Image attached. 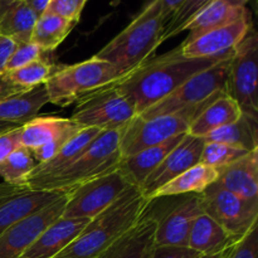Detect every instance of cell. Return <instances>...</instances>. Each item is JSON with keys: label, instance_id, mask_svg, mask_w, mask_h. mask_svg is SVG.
<instances>
[{"label": "cell", "instance_id": "obj_1", "mask_svg": "<svg viewBox=\"0 0 258 258\" xmlns=\"http://www.w3.org/2000/svg\"><path fill=\"white\" fill-rule=\"evenodd\" d=\"M233 50L218 57L188 58L180 47L149 58L138 70L116 83L117 90L133 103L138 115L158 103L197 73L231 57Z\"/></svg>", "mask_w": 258, "mask_h": 258}, {"label": "cell", "instance_id": "obj_2", "mask_svg": "<svg viewBox=\"0 0 258 258\" xmlns=\"http://www.w3.org/2000/svg\"><path fill=\"white\" fill-rule=\"evenodd\" d=\"M150 201L130 186L115 203L91 219L80 236L53 258H96L143 217Z\"/></svg>", "mask_w": 258, "mask_h": 258}, {"label": "cell", "instance_id": "obj_3", "mask_svg": "<svg viewBox=\"0 0 258 258\" xmlns=\"http://www.w3.org/2000/svg\"><path fill=\"white\" fill-rule=\"evenodd\" d=\"M165 22L158 3L153 0L95 57L112 64L126 77L145 63L163 43Z\"/></svg>", "mask_w": 258, "mask_h": 258}, {"label": "cell", "instance_id": "obj_4", "mask_svg": "<svg viewBox=\"0 0 258 258\" xmlns=\"http://www.w3.org/2000/svg\"><path fill=\"white\" fill-rule=\"evenodd\" d=\"M121 130L102 131L76 160L58 173L39 178H29L32 189L70 191L76 186L117 168L121 160Z\"/></svg>", "mask_w": 258, "mask_h": 258}, {"label": "cell", "instance_id": "obj_5", "mask_svg": "<svg viewBox=\"0 0 258 258\" xmlns=\"http://www.w3.org/2000/svg\"><path fill=\"white\" fill-rule=\"evenodd\" d=\"M123 78L125 76L118 73L112 64L92 57L76 64L59 66L44 83V87L49 103L66 107Z\"/></svg>", "mask_w": 258, "mask_h": 258}, {"label": "cell", "instance_id": "obj_6", "mask_svg": "<svg viewBox=\"0 0 258 258\" xmlns=\"http://www.w3.org/2000/svg\"><path fill=\"white\" fill-rule=\"evenodd\" d=\"M223 92H226V91H223ZM221 93L222 92H219L218 95H221ZM218 95H216L206 102L201 103V105L178 111V112L154 116V117L149 118L135 116L121 130V158L134 155L140 150L159 145V144L165 143L166 140L174 138V136L186 133L194 118Z\"/></svg>", "mask_w": 258, "mask_h": 258}, {"label": "cell", "instance_id": "obj_7", "mask_svg": "<svg viewBox=\"0 0 258 258\" xmlns=\"http://www.w3.org/2000/svg\"><path fill=\"white\" fill-rule=\"evenodd\" d=\"M258 38L254 28L233 48L228 63L226 91L242 112L258 118Z\"/></svg>", "mask_w": 258, "mask_h": 258}, {"label": "cell", "instance_id": "obj_8", "mask_svg": "<svg viewBox=\"0 0 258 258\" xmlns=\"http://www.w3.org/2000/svg\"><path fill=\"white\" fill-rule=\"evenodd\" d=\"M138 113L133 103L113 83L78 101L71 120L81 128L111 131L123 128Z\"/></svg>", "mask_w": 258, "mask_h": 258}, {"label": "cell", "instance_id": "obj_9", "mask_svg": "<svg viewBox=\"0 0 258 258\" xmlns=\"http://www.w3.org/2000/svg\"><path fill=\"white\" fill-rule=\"evenodd\" d=\"M229 58L231 57L222 59L221 62L216 63L212 67L194 75L183 85L179 86L175 91H173L170 95L138 116L149 118L154 116L178 112V111L201 105L218 95L219 92L226 91Z\"/></svg>", "mask_w": 258, "mask_h": 258}, {"label": "cell", "instance_id": "obj_10", "mask_svg": "<svg viewBox=\"0 0 258 258\" xmlns=\"http://www.w3.org/2000/svg\"><path fill=\"white\" fill-rule=\"evenodd\" d=\"M134 186L118 168L67 191L63 218L92 219Z\"/></svg>", "mask_w": 258, "mask_h": 258}, {"label": "cell", "instance_id": "obj_11", "mask_svg": "<svg viewBox=\"0 0 258 258\" xmlns=\"http://www.w3.org/2000/svg\"><path fill=\"white\" fill-rule=\"evenodd\" d=\"M203 212L239 241L257 224L258 202L241 198L216 184L201 193Z\"/></svg>", "mask_w": 258, "mask_h": 258}, {"label": "cell", "instance_id": "obj_12", "mask_svg": "<svg viewBox=\"0 0 258 258\" xmlns=\"http://www.w3.org/2000/svg\"><path fill=\"white\" fill-rule=\"evenodd\" d=\"M67 193L37 213L13 224L0 234V258H18L30 244L59 219L64 211Z\"/></svg>", "mask_w": 258, "mask_h": 258}, {"label": "cell", "instance_id": "obj_13", "mask_svg": "<svg viewBox=\"0 0 258 258\" xmlns=\"http://www.w3.org/2000/svg\"><path fill=\"white\" fill-rule=\"evenodd\" d=\"M66 191L32 189L25 185L0 184V234L13 224L37 213L63 197Z\"/></svg>", "mask_w": 258, "mask_h": 258}, {"label": "cell", "instance_id": "obj_14", "mask_svg": "<svg viewBox=\"0 0 258 258\" xmlns=\"http://www.w3.org/2000/svg\"><path fill=\"white\" fill-rule=\"evenodd\" d=\"M204 213L201 194L180 196L168 212L161 217H155V246L188 247L191 226L199 214Z\"/></svg>", "mask_w": 258, "mask_h": 258}, {"label": "cell", "instance_id": "obj_15", "mask_svg": "<svg viewBox=\"0 0 258 258\" xmlns=\"http://www.w3.org/2000/svg\"><path fill=\"white\" fill-rule=\"evenodd\" d=\"M204 140L202 138L186 134L183 140L166 155L160 165L145 179L140 186L141 193L148 201L160 186L170 181L179 174L188 170L189 168L199 164L201 154L203 150Z\"/></svg>", "mask_w": 258, "mask_h": 258}, {"label": "cell", "instance_id": "obj_16", "mask_svg": "<svg viewBox=\"0 0 258 258\" xmlns=\"http://www.w3.org/2000/svg\"><path fill=\"white\" fill-rule=\"evenodd\" d=\"M253 27L251 14L233 23L208 30L189 42H183L181 53L188 58H211L226 54L241 42Z\"/></svg>", "mask_w": 258, "mask_h": 258}, {"label": "cell", "instance_id": "obj_17", "mask_svg": "<svg viewBox=\"0 0 258 258\" xmlns=\"http://www.w3.org/2000/svg\"><path fill=\"white\" fill-rule=\"evenodd\" d=\"M155 217L146 208L133 228L96 258H150L155 246Z\"/></svg>", "mask_w": 258, "mask_h": 258}, {"label": "cell", "instance_id": "obj_18", "mask_svg": "<svg viewBox=\"0 0 258 258\" xmlns=\"http://www.w3.org/2000/svg\"><path fill=\"white\" fill-rule=\"evenodd\" d=\"M91 219L63 218L53 222L18 258H53L77 238Z\"/></svg>", "mask_w": 258, "mask_h": 258}, {"label": "cell", "instance_id": "obj_19", "mask_svg": "<svg viewBox=\"0 0 258 258\" xmlns=\"http://www.w3.org/2000/svg\"><path fill=\"white\" fill-rule=\"evenodd\" d=\"M217 170L216 185L247 201L258 202V149Z\"/></svg>", "mask_w": 258, "mask_h": 258}, {"label": "cell", "instance_id": "obj_20", "mask_svg": "<svg viewBox=\"0 0 258 258\" xmlns=\"http://www.w3.org/2000/svg\"><path fill=\"white\" fill-rule=\"evenodd\" d=\"M248 14L242 0H213L185 25L184 30H188L189 34L184 42L193 40L208 30L223 27Z\"/></svg>", "mask_w": 258, "mask_h": 258}, {"label": "cell", "instance_id": "obj_21", "mask_svg": "<svg viewBox=\"0 0 258 258\" xmlns=\"http://www.w3.org/2000/svg\"><path fill=\"white\" fill-rule=\"evenodd\" d=\"M186 133L169 139L165 143L144 149L134 155L121 158L117 168L134 186L140 188L145 179L158 168L169 153L183 140Z\"/></svg>", "mask_w": 258, "mask_h": 258}, {"label": "cell", "instance_id": "obj_22", "mask_svg": "<svg viewBox=\"0 0 258 258\" xmlns=\"http://www.w3.org/2000/svg\"><path fill=\"white\" fill-rule=\"evenodd\" d=\"M234 239L223 227L208 214L202 213L194 221L189 233L188 247L201 256L223 254L233 246Z\"/></svg>", "mask_w": 258, "mask_h": 258}, {"label": "cell", "instance_id": "obj_23", "mask_svg": "<svg viewBox=\"0 0 258 258\" xmlns=\"http://www.w3.org/2000/svg\"><path fill=\"white\" fill-rule=\"evenodd\" d=\"M80 130V126L71 118L35 116L19 127V143L20 146L33 151L59 136L78 133Z\"/></svg>", "mask_w": 258, "mask_h": 258}, {"label": "cell", "instance_id": "obj_24", "mask_svg": "<svg viewBox=\"0 0 258 258\" xmlns=\"http://www.w3.org/2000/svg\"><path fill=\"white\" fill-rule=\"evenodd\" d=\"M242 115L243 112L238 103L229 97L227 92H222L194 118L186 134L203 139L212 131L237 121Z\"/></svg>", "mask_w": 258, "mask_h": 258}, {"label": "cell", "instance_id": "obj_25", "mask_svg": "<svg viewBox=\"0 0 258 258\" xmlns=\"http://www.w3.org/2000/svg\"><path fill=\"white\" fill-rule=\"evenodd\" d=\"M48 100L44 85L20 91L0 100V122L20 125L38 116Z\"/></svg>", "mask_w": 258, "mask_h": 258}, {"label": "cell", "instance_id": "obj_26", "mask_svg": "<svg viewBox=\"0 0 258 258\" xmlns=\"http://www.w3.org/2000/svg\"><path fill=\"white\" fill-rule=\"evenodd\" d=\"M37 19L25 0H0V35L17 44L30 42Z\"/></svg>", "mask_w": 258, "mask_h": 258}, {"label": "cell", "instance_id": "obj_27", "mask_svg": "<svg viewBox=\"0 0 258 258\" xmlns=\"http://www.w3.org/2000/svg\"><path fill=\"white\" fill-rule=\"evenodd\" d=\"M218 178V170L204 164H196L164 184L151 196L150 201L166 197H179L186 194H201Z\"/></svg>", "mask_w": 258, "mask_h": 258}, {"label": "cell", "instance_id": "obj_28", "mask_svg": "<svg viewBox=\"0 0 258 258\" xmlns=\"http://www.w3.org/2000/svg\"><path fill=\"white\" fill-rule=\"evenodd\" d=\"M101 133L102 131L97 130V128H81L75 136H72L58 150V153L50 160L42 164H37L29 178L52 175V174L58 173L62 169H64L73 160H76Z\"/></svg>", "mask_w": 258, "mask_h": 258}, {"label": "cell", "instance_id": "obj_29", "mask_svg": "<svg viewBox=\"0 0 258 258\" xmlns=\"http://www.w3.org/2000/svg\"><path fill=\"white\" fill-rule=\"evenodd\" d=\"M204 143H223L237 146L247 151L258 149L257 118L243 115L234 122L212 131L203 138Z\"/></svg>", "mask_w": 258, "mask_h": 258}, {"label": "cell", "instance_id": "obj_30", "mask_svg": "<svg viewBox=\"0 0 258 258\" xmlns=\"http://www.w3.org/2000/svg\"><path fill=\"white\" fill-rule=\"evenodd\" d=\"M76 24L77 23L63 19L58 15L43 13L38 17L33 28L30 42L42 48L43 52H50L67 38Z\"/></svg>", "mask_w": 258, "mask_h": 258}, {"label": "cell", "instance_id": "obj_31", "mask_svg": "<svg viewBox=\"0 0 258 258\" xmlns=\"http://www.w3.org/2000/svg\"><path fill=\"white\" fill-rule=\"evenodd\" d=\"M37 161L33 158L32 151L19 146L0 163V176L5 183L12 185H25Z\"/></svg>", "mask_w": 258, "mask_h": 258}, {"label": "cell", "instance_id": "obj_32", "mask_svg": "<svg viewBox=\"0 0 258 258\" xmlns=\"http://www.w3.org/2000/svg\"><path fill=\"white\" fill-rule=\"evenodd\" d=\"M58 67L59 64H52L47 59L39 58L24 67L8 72L7 77L17 87L22 90H29L37 86L44 85Z\"/></svg>", "mask_w": 258, "mask_h": 258}, {"label": "cell", "instance_id": "obj_33", "mask_svg": "<svg viewBox=\"0 0 258 258\" xmlns=\"http://www.w3.org/2000/svg\"><path fill=\"white\" fill-rule=\"evenodd\" d=\"M213 0H184L183 4L166 19L161 42L184 32L185 25Z\"/></svg>", "mask_w": 258, "mask_h": 258}, {"label": "cell", "instance_id": "obj_34", "mask_svg": "<svg viewBox=\"0 0 258 258\" xmlns=\"http://www.w3.org/2000/svg\"><path fill=\"white\" fill-rule=\"evenodd\" d=\"M251 151L223 143H204L199 163L214 169L223 168L238 159L243 158Z\"/></svg>", "mask_w": 258, "mask_h": 258}, {"label": "cell", "instance_id": "obj_35", "mask_svg": "<svg viewBox=\"0 0 258 258\" xmlns=\"http://www.w3.org/2000/svg\"><path fill=\"white\" fill-rule=\"evenodd\" d=\"M43 53L44 52H43L42 48H39L37 44L32 42L17 44L14 52L12 53L9 60H8L7 67H5V73L12 72V71L24 67V66L39 59V58H42Z\"/></svg>", "mask_w": 258, "mask_h": 258}, {"label": "cell", "instance_id": "obj_36", "mask_svg": "<svg viewBox=\"0 0 258 258\" xmlns=\"http://www.w3.org/2000/svg\"><path fill=\"white\" fill-rule=\"evenodd\" d=\"M87 0H50L44 13L58 15L70 22L78 23Z\"/></svg>", "mask_w": 258, "mask_h": 258}, {"label": "cell", "instance_id": "obj_37", "mask_svg": "<svg viewBox=\"0 0 258 258\" xmlns=\"http://www.w3.org/2000/svg\"><path fill=\"white\" fill-rule=\"evenodd\" d=\"M224 258H258L257 224L229 248Z\"/></svg>", "mask_w": 258, "mask_h": 258}, {"label": "cell", "instance_id": "obj_38", "mask_svg": "<svg viewBox=\"0 0 258 258\" xmlns=\"http://www.w3.org/2000/svg\"><path fill=\"white\" fill-rule=\"evenodd\" d=\"M202 257L198 252L193 251L189 247L174 246H154L150 258H199Z\"/></svg>", "mask_w": 258, "mask_h": 258}, {"label": "cell", "instance_id": "obj_39", "mask_svg": "<svg viewBox=\"0 0 258 258\" xmlns=\"http://www.w3.org/2000/svg\"><path fill=\"white\" fill-rule=\"evenodd\" d=\"M19 127L0 134V163L20 146Z\"/></svg>", "mask_w": 258, "mask_h": 258}, {"label": "cell", "instance_id": "obj_40", "mask_svg": "<svg viewBox=\"0 0 258 258\" xmlns=\"http://www.w3.org/2000/svg\"><path fill=\"white\" fill-rule=\"evenodd\" d=\"M15 47H17V43L14 40L0 35V76L5 73L7 63L9 60L12 53L14 52Z\"/></svg>", "mask_w": 258, "mask_h": 258}, {"label": "cell", "instance_id": "obj_41", "mask_svg": "<svg viewBox=\"0 0 258 258\" xmlns=\"http://www.w3.org/2000/svg\"><path fill=\"white\" fill-rule=\"evenodd\" d=\"M20 91H24L22 88L17 87V86L13 85L9 81V78L7 77V73L0 76V100L2 98L8 97L10 95H14V93L20 92Z\"/></svg>", "mask_w": 258, "mask_h": 258}, {"label": "cell", "instance_id": "obj_42", "mask_svg": "<svg viewBox=\"0 0 258 258\" xmlns=\"http://www.w3.org/2000/svg\"><path fill=\"white\" fill-rule=\"evenodd\" d=\"M158 3L159 8L161 10V14L164 15L165 19H168L181 4H183L184 0H155Z\"/></svg>", "mask_w": 258, "mask_h": 258}, {"label": "cell", "instance_id": "obj_43", "mask_svg": "<svg viewBox=\"0 0 258 258\" xmlns=\"http://www.w3.org/2000/svg\"><path fill=\"white\" fill-rule=\"evenodd\" d=\"M49 2L50 0H25V3L30 7V9L37 14V17H40L45 12Z\"/></svg>", "mask_w": 258, "mask_h": 258}, {"label": "cell", "instance_id": "obj_44", "mask_svg": "<svg viewBox=\"0 0 258 258\" xmlns=\"http://www.w3.org/2000/svg\"><path fill=\"white\" fill-rule=\"evenodd\" d=\"M20 125H15V123H9V122H0V134L5 133V131L13 130V128L19 127Z\"/></svg>", "mask_w": 258, "mask_h": 258}, {"label": "cell", "instance_id": "obj_45", "mask_svg": "<svg viewBox=\"0 0 258 258\" xmlns=\"http://www.w3.org/2000/svg\"><path fill=\"white\" fill-rule=\"evenodd\" d=\"M229 251V249H228ZM227 251V252H228ZM226 252V253H227ZM226 253H223V254H218V256H202V257H199V258H224V256H226Z\"/></svg>", "mask_w": 258, "mask_h": 258}, {"label": "cell", "instance_id": "obj_46", "mask_svg": "<svg viewBox=\"0 0 258 258\" xmlns=\"http://www.w3.org/2000/svg\"><path fill=\"white\" fill-rule=\"evenodd\" d=\"M242 2H243V3H244V4H247V3H248V2H249V0H242Z\"/></svg>", "mask_w": 258, "mask_h": 258}]
</instances>
